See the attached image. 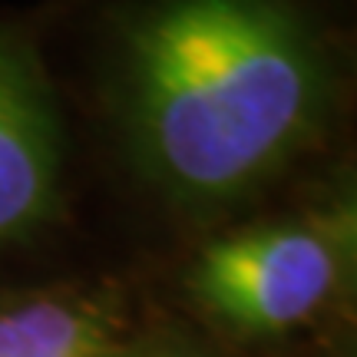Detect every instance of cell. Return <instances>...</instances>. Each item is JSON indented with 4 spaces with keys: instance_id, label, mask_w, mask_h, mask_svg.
<instances>
[{
    "instance_id": "1",
    "label": "cell",
    "mask_w": 357,
    "mask_h": 357,
    "mask_svg": "<svg viewBox=\"0 0 357 357\" xmlns=\"http://www.w3.org/2000/svg\"><path fill=\"white\" fill-rule=\"evenodd\" d=\"M347 102L314 0H123L102 37L106 142L166 248L318 172Z\"/></svg>"
},
{
    "instance_id": "2",
    "label": "cell",
    "mask_w": 357,
    "mask_h": 357,
    "mask_svg": "<svg viewBox=\"0 0 357 357\" xmlns=\"http://www.w3.org/2000/svg\"><path fill=\"white\" fill-rule=\"evenodd\" d=\"M146 294L242 357L357 337V185L337 162L136 268Z\"/></svg>"
},
{
    "instance_id": "3",
    "label": "cell",
    "mask_w": 357,
    "mask_h": 357,
    "mask_svg": "<svg viewBox=\"0 0 357 357\" xmlns=\"http://www.w3.org/2000/svg\"><path fill=\"white\" fill-rule=\"evenodd\" d=\"M73 229L63 106L37 37L0 24V281L33 278Z\"/></svg>"
},
{
    "instance_id": "4",
    "label": "cell",
    "mask_w": 357,
    "mask_h": 357,
    "mask_svg": "<svg viewBox=\"0 0 357 357\" xmlns=\"http://www.w3.org/2000/svg\"><path fill=\"white\" fill-rule=\"evenodd\" d=\"M139 301L136 268H60L0 281V357H113Z\"/></svg>"
},
{
    "instance_id": "5",
    "label": "cell",
    "mask_w": 357,
    "mask_h": 357,
    "mask_svg": "<svg viewBox=\"0 0 357 357\" xmlns=\"http://www.w3.org/2000/svg\"><path fill=\"white\" fill-rule=\"evenodd\" d=\"M142 284V281H139ZM113 357H242L229 347L215 344L212 337L195 331L192 324L176 318L172 311L153 301L142 288V301L136 311V321L119 341Z\"/></svg>"
},
{
    "instance_id": "6",
    "label": "cell",
    "mask_w": 357,
    "mask_h": 357,
    "mask_svg": "<svg viewBox=\"0 0 357 357\" xmlns=\"http://www.w3.org/2000/svg\"><path fill=\"white\" fill-rule=\"evenodd\" d=\"M318 357H357V337L354 341H344V344L331 347V351H324V354H318Z\"/></svg>"
}]
</instances>
